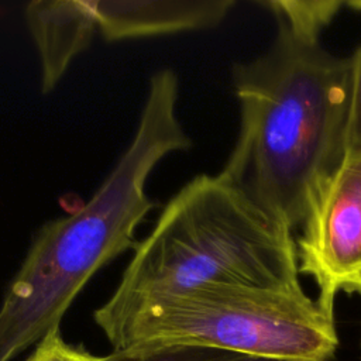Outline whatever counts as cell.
Here are the masks:
<instances>
[{"mask_svg": "<svg viewBox=\"0 0 361 361\" xmlns=\"http://www.w3.org/2000/svg\"><path fill=\"white\" fill-rule=\"evenodd\" d=\"M240 130L219 175L292 231L316 190L345 161L350 56L278 32L233 68Z\"/></svg>", "mask_w": 361, "mask_h": 361, "instance_id": "1", "label": "cell"}, {"mask_svg": "<svg viewBox=\"0 0 361 361\" xmlns=\"http://www.w3.org/2000/svg\"><path fill=\"white\" fill-rule=\"evenodd\" d=\"M179 79L164 68L148 80L133 141L93 196L35 233L0 303V361H13L61 327L90 278L134 248L135 230L154 203L147 180L169 154L192 141L178 117Z\"/></svg>", "mask_w": 361, "mask_h": 361, "instance_id": "2", "label": "cell"}, {"mask_svg": "<svg viewBox=\"0 0 361 361\" xmlns=\"http://www.w3.org/2000/svg\"><path fill=\"white\" fill-rule=\"evenodd\" d=\"M207 283L302 289L293 231L217 175H197L134 247L93 319L110 338L142 307Z\"/></svg>", "mask_w": 361, "mask_h": 361, "instance_id": "3", "label": "cell"}, {"mask_svg": "<svg viewBox=\"0 0 361 361\" xmlns=\"http://www.w3.org/2000/svg\"><path fill=\"white\" fill-rule=\"evenodd\" d=\"M113 353L202 345L251 355L329 361L334 320L302 289L207 283L134 313L110 338Z\"/></svg>", "mask_w": 361, "mask_h": 361, "instance_id": "4", "label": "cell"}, {"mask_svg": "<svg viewBox=\"0 0 361 361\" xmlns=\"http://www.w3.org/2000/svg\"><path fill=\"white\" fill-rule=\"evenodd\" d=\"M299 274L317 285V305L334 320L338 292L361 296V157L316 190L296 238Z\"/></svg>", "mask_w": 361, "mask_h": 361, "instance_id": "5", "label": "cell"}, {"mask_svg": "<svg viewBox=\"0 0 361 361\" xmlns=\"http://www.w3.org/2000/svg\"><path fill=\"white\" fill-rule=\"evenodd\" d=\"M234 4V0L86 1L96 35L107 42L214 28Z\"/></svg>", "mask_w": 361, "mask_h": 361, "instance_id": "6", "label": "cell"}, {"mask_svg": "<svg viewBox=\"0 0 361 361\" xmlns=\"http://www.w3.org/2000/svg\"><path fill=\"white\" fill-rule=\"evenodd\" d=\"M24 20L38 54L41 92H52L76 56L96 37L85 1L35 0L25 6Z\"/></svg>", "mask_w": 361, "mask_h": 361, "instance_id": "7", "label": "cell"}, {"mask_svg": "<svg viewBox=\"0 0 361 361\" xmlns=\"http://www.w3.org/2000/svg\"><path fill=\"white\" fill-rule=\"evenodd\" d=\"M261 4L272 11L278 32L303 42H319L322 31L344 3L336 0H274Z\"/></svg>", "mask_w": 361, "mask_h": 361, "instance_id": "8", "label": "cell"}, {"mask_svg": "<svg viewBox=\"0 0 361 361\" xmlns=\"http://www.w3.org/2000/svg\"><path fill=\"white\" fill-rule=\"evenodd\" d=\"M111 361H303L251 355L245 353L202 347L176 345L141 353H111Z\"/></svg>", "mask_w": 361, "mask_h": 361, "instance_id": "9", "label": "cell"}, {"mask_svg": "<svg viewBox=\"0 0 361 361\" xmlns=\"http://www.w3.org/2000/svg\"><path fill=\"white\" fill-rule=\"evenodd\" d=\"M351 89L345 133V159L361 157V45L350 56Z\"/></svg>", "mask_w": 361, "mask_h": 361, "instance_id": "10", "label": "cell"}, {"mask_svg": "<svg viewBox=\"0 0 361 361\" xmlns=\"http://www.w3.org/2000/svg\"><path fill=\"white\" fill-rule=\"evenodd\" d=\"M25 361H111L109 355H94L65 341L61 327L49 331L34 348Z\"/></svg>", "mask_w": 361, "mask_h": 361, "instance_id": "11", "label": "cell"}, {"mask_svg": "<svg viewBox=\"0 0 361 361\" xmlns=\"http://www.w3.org/2000/svg\"><path fill=\"white\" fill-rule=\"evenodd\" d=\"M360 344H361V341H360Z\"/></svg>", "mask_w": 361, "mask_h": 361, "instance_id": "12", "label": "cell"}]
</instances>
